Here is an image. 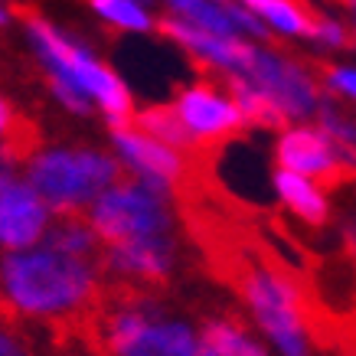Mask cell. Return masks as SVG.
Listing matches in <instances>:
<instances>
[{"mask_svg":"<svg viewBox=\"0 0 356 356\" xmlns=\"http://www.w3.org/2000/svg\"><path fill=\"white\" fill-rule=\"evenodd\" d=\"M105 268L95 261L40 248L0 261V294L26 317L72 321L98 301Z\"/></svg>","mask_w":356,"mask_h":356,"instance_id":"cell-1","label":"cell"},{"mask_svg":"<svg viewBox=\"0 0 356 356\" xmlns=\"http://www.w3.org/2000/svg\"><path fill=\"white\" fill-rule=\"evenodd\" d=\"M115 157L102 151H40L30 161V186L43 196V203L63 213H82L95 203L108 186H115L124 177Z\"/></svg>","mask_w":356,"mask_h":356,"instance_id":"cell-2","label":"cell"},{"mask_svg":"<svg viewBox=\"0 0 356 356\" xmlns=\"http://www.w3.org/2000/svg\"><path fill=\"white\" fill-rule=\"evenodd\" d=\"M167 186L128 170L115 186H108L88 209V222L102 242L173 236V216L167 206Z\"/></svg>","mask_w":356,"mask_h":356,"instance_id":"cell-3","label":"cell"},{"mask_svg":"<svg viewBox=\"0 0 356 356\" xmlns=\"http://www.w3.org/2000/svg\"><path fill=\"white\" fill-rule=\"evenodd\" d=\"M13 13L26 23V30H30V36L36 40V46H40V53H43L46 65H49V72L69 79V82H76L86 95H95L98 105L108 111V118H131V111H134L131 92L124 88V82H121L111 69H105V65L95 63L88 53H82L79 46L63 40V36L40 17L36 7L13 3Z\"/></svg>","mask_w":356,"mask_h":356,"instance_id":"cell-4","label":"cell"},{"mask_svg":"<svg viewBox=\"0 0 356 356\" xmlns=\"http://www.w3.org/2000/svg\"><path fill=\"white\" fill-rule=\"evenodd\" d=\"M242 76L259 92H265L284 118H304V115H311L317 108L321 79L311 69V63L298 65L291 59H281V56L255 49V56H252V63H248Z\"/></svg>","mask_w":356,"mask_h":356,"instance_id":"cell-5","label":"cell"},{"mask_svg":"<svg viewBox=\"0 0 356 356\" xmlns=\"http://www.w3.org/2000/svg\"><path fill=\"white\" fill-rule=\"evenodd\" d=\"M173 108L184 118L186 131L193 134L196 144H203L209 151H219V144L229 140L245 124L242 111L236 108V102L219 86L206 82V79L200 86L184 88V92L177 95V105H173Z\"/></svg>","mask_w":356,"mask_h":356,"instance_id":"cell-6","label":"cell"},{"mask_svg":"<svg viewBox=\"0 0 356 356\" xmlns=\"http://www.w3.org/2000/svg\"><path fill=\"white\" fill-rule=\"evenodd\" d=\"M275 161L281 163V170H294L324 186H340L346 180H356L353 167L340 161V154L330 147V140L321 131L311 128L284 131V138L275 147Z\"/></svg>","mask_w":356,"mask_h":356,"instance_id":"cell-7","label":"cell"},{"mask_svg":"<svg viewBox=\"0 0 356 356\" xmlns=\"http://www.w3.org/2000/svg\"><path fill=\"white\" fill-rule=\"evenodd\" d=\"M49 206L30 184L13 180L10 173H0V245L17 252L30 248L43 238Z\"/></svg>","mask_w":356,"mask_h":356,"instance_id":"cell-8","label":"cell"},{"mask_svg":"<svg viewBox=\"0 0 356 356\" xmlns=\"http://www.w3.org/2000/svg\"><path fill=\"white\" fill-rule=\"evenodd\" d=\"M157 33H163V36L177 40L180 46H186L193 59L226 65L232 72H245L252 56H255V49L248 43H242V40H236V36L203 30V26H196L190 20H170V17H163V20H157Z\"/></svg>","mask_w":356,"mask_h":356,"instance_id":"cell-9","label":"cell"},{"mask_svg":"<svg viewBox=\"0 0 356 356\" xmlns=\"http://www.w3.org/2000/svg\"><path fill=\"white\" fill-rule=\"evenodd\" d=\"M128 356H196V337L180 321H147Z\"/></svg>","mask_w":356,"mask_h":356,"instance_id":"cell-10","label":"cell"},{"mask_svg":"<svg viewBox=\"0 0 356 356\" xmlns=\"http://www.w3.org/2000/svg\"><path fill=\"white\" fill-rule=\"evenodd\" d=\"M200 343L213 356H268L252 340V334L245 330V321L232 311L222 314V317L206 321L203 334H200Z\"/></svg>","mask_w":356,"mask_h":356,"instance_id":"cell-11","label":"cell"},{"mask_svg":"<svg viewBox=\"0 0 356 356\" xmlns=\"http://www.w3.org/2000/svg\"><path fill=\"white\" fill-rule=\"evenodd\" d=\"M131 124L140 128L144 134H151V138L163 140L173 151L186 154V157H193V154L200 151V144H196L193 134L186 131L184 118L177 115L173 105H154V108H144V111H131Z\"/></svg>","mask_w":356,"mask_h":356,"instance_id":"cell-12","label":"cell"},{"mask_svg":"<svg viewBox=\"0 0 356 356\" xmlns=\"http://www.w3.org/2000/svg\"><path fill=\"white\" fill-rule=\"evenodd\" d=\"M242 7H248L252 13H261L271 26H278L284 33H298V36H311L317 30L321 13H314V7L307 0H238Z\"/></svg>","mask_w":356,"mask_h":356,"instance_id":"cell-13","label":"cell"},{"mask_svg":"<svg viewBox=\"0 0 356 356\" xmlns=\"http://www.w3.org/2000/svg\"><path fill=\"white\" fill-rule=\"evenodd\" d=\"M275 186H278L281 200L291 206L294 216H301L311 226H324L327 222V200L321 196V190L307 177H301V173H294V170H281L275 177Z\"/></svg>","mask_w":356,"mask_h":356,"instance_id":"cell-14","label":"cell"},{"mask_svg":"<svg viewBox=\"0 0 356 356\" xmlns=\"http://www.w3.org/2000/svg\"><path fill=\"white\" fill-rule=\"evenodd\" d=\"M173 10H180L190 23L203 26V30L213 33H226L232 36L236 33V20L229 17V10L219 3V0H167Z\"/></svg>","mask_w":356,"mask_h":356,"instance_id":"cell-15","label":"cell"},{"mask_svg":"<svg viewBox=\"0 0 356 356\" xmlns=\"http://www.w3.org/2000/svg\"><path fill=\"white\" fill-rule=\"evenodd\" d=\"M88 3L121 30H151V17L140 10L134 0H88Z\"/></svg>","mask_w":356,"mask_h":356,"instance_id":"cell-16","label":"cell"},{"mask_svg":"<svg viewBox=\"0 0 356 356\" xmlns=\"http://www.w3.org/2000/svg\"><path fill=\"white\" fill-rule=\"evenodd\" d=\"M311 69L317 72L321 82L334 86L337 92H343V95H350L356 102V72L353 69H337V65H327V63H311Z\"/></svg>","mask_w":356,"mask_h":356,"instance_id":"cell-17","label":"cell"},{"mask_svg":"<svg viewBox=\"0 0 356 356\" xmlns=\"http://www.w3.org/2000/svg\"><path fill=\"white\" fill-rule=\"evenodd\" d=\"M13 118H17V111H13V105H10V102H3V98H0V134H3L7 128H10Z\"/></svg>","mask_w":356,"mask_h":356,"instance_id":"cell-18","label":"cell"},{"mask_svg":"<svg viewBox=\"0 0 356 356\" xmlns=\"http://www.w3.org/2000/svg\"><path fill=\"white\" fill-rule=\"evenodd\" d=\"M334 3H340V7H353L356 0H334Z\"/></svg>","mask_w":356,"mask_h":356,"instance_id":"cell-19","label":"cell"},{"mask_svg":"<svg viewBox=\"0 0 356 356\" xmlns=\"http://www.w3.org/2000/svg\"><path fill=\"white\" fill-rule=\"evenodd\" d=\"M350 151H353V161H356V147H350Z\"/></svg>","mask_w":356,"mask_h":356,"instance_id":"cell-20","label":"cell"},{"mask_svg":"<svg viewBox=\"0 0 356 356\" xmlns=\"http://www.w3.org/2000/svg\"><path fill=\"white\" fill-rule=\"evenodd\" d=\"M0 23H3V13H0Z\"/></svg>","mask_w":356,"mask_h":356,"instance_id":"cell-21","label":"cell"}]
</instances>
